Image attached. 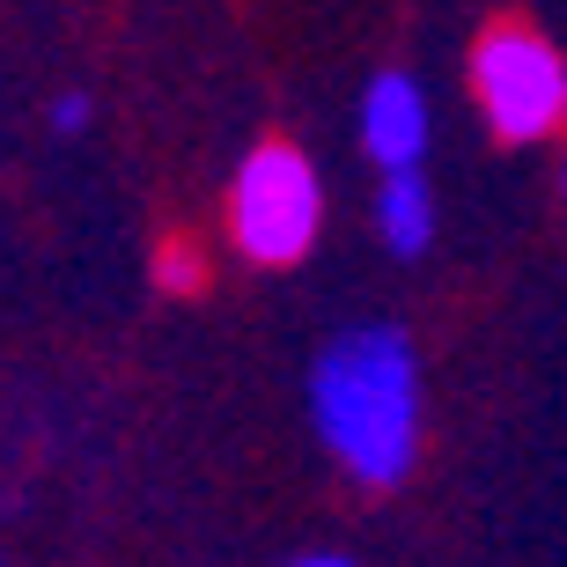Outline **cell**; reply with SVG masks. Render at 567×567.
<instances>
[{
  "label": "cell",
  "mask_w": 567,
  "mask_h": 567,
  "mask_svg": "<svg viewBox=\"0 0 567 567\" xmlns=\"http://www.w3.org/2000/svg\"><path fill=\"white\" fill-rule=\"evenodd\" d=\"M310 421L361 486H399L421 450V361L399 324H347L310 369Z\"/></svg>",
  "instance_id": "cell-1"
},
{
  "label": "cell",
  "mask_w": 567,
  "mask_h": 567,
  "mask_svg": "<svg viewBox=\"0 0 567 567\" xmlns=\"http://www.w3.org/2000/svg\"><path fill=\"white\" fill-rule=\"evenodd\" d=\"M472 96H480V118L494 141L530 147L553 141L567 126V60L560 44L524 30V22H502L486 30L480 52H472Z\"/></svg>",
  "instance_id": "cell-2"
},
{
  "label": "cell",
  "mask_w": 567,
  "mask_h": 567,
  "mask_svg": "<svg viewBox=\"0 0 567 567\" xmlns=\"http://www.w3.org/2000/svg\"><path fill=\"white\" fill-rule=\"evenodd\" d=\"M317 229H324V185L302 147L266 141L258 155H244L229 185V236L251 266H295L310 258Z\"/></svg>",
  "instance_id": "cell-3"
},
{
  "label": "cell",
  "mask_w": 567,
  "mask_h": 567,
  "mask_svg": "<svg viewBox=\"0 0 567 567\" xmlns=\"http://www.w3.org/2000/svg\"><path fill=\"white\" fill-rule=\"evenodd\" d=\"M427 133H435V118H427V96L413 74H377L361 89V147L383 169H421Z\"/></svg>",
  "instance_id": "cell-4"
},
{
  "label": "cell",
  "mask_w": 567,
  "mask_h": 567,
  "mask_svg": "<svg viewBox=\"0 0 567 567\" xmlns=\"http://www.w3.org/2000/svg\"><path fill=\"white\" fill-rule=\"evenodd\" d=\"M377 229L399 258H421L435 244V192H427L421 169H383V192H377Z\"/></svg>",
  "instance_id": "cell-5"
},
{
  "label": "cell",
  "mask_w": 567,
  "mask_h": 567,
  "mask_svg": "<svg viewBox=\"0 0 567 567\" xmlns=\"http://www.w3.org/2000/svg\"><path fill=\"white\" fill-rule=\"evenodd\" d=\"M89 126V96H60L52 104V133H82Z\"/></svg>",
  "instance_id": "cell-6"
},
{
  "label": "cell",
  "mask_w": 567,
  "mask_h": 567,
  "mask_svg": "<svg viewBox=\"0 0 567 567\" xmlns=\"http://www.w3.org/2000/svg\"><path fill=\"white\" fill-rule=\"evenodd\" d=\"M288 567H354L347 553H302V560H288Z\"/></svg>",
  "instance_id": "cell-7"
}]
</instances>
